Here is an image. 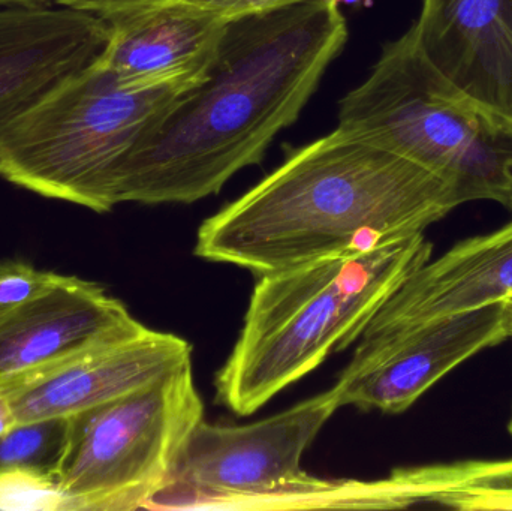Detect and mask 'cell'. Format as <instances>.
Wrapping results in <instances>:
<instances>
[{"instance_id":"1","label":"cell","mask_w":512,"mask_h":511,"mask_svg":"<svg viewBox=\"0 0 512 511\" xmlns=\"http://www.w3.org/2000/svg\"><path fill=\"white\" fill-rule=\"evenodd\" d=\"M336 0H303L228 21L206 78L182 93L126 159L114 203L191 204L259 164L342 53Z\"/></svg>"},{"instance_id":"2","label":"cell","mask_w":512,"mask_h":511,"mask_svg":"<svg viewBox=\"0 0 512 511\" xmlns=\"http://www.w3.org/2000/svg\"><path fill=\"white\" fill-rule=\"evenodd\" d=\"M460 206L414 162L334 129L201 224L195 255L255 276L369 251L415 234Z\"/></svg>"},{"instance_id":"3","label":"cell","mask_w":512,"mask_h":511,"mask_svg":"<svg viewBox=\"0 0 512 511\" xmlns=\"http://www.w3.org/2000/svg\"><path fill=\"white\" fill-rule=\"evenodd\" d=\"M426 234L256 276L216 402L251 416L355 344L385 300L432 258Z\"/></svg>"},{"instance_id":"4","label":"cell","mask_w":512,"mask_h":511,"mask_svg":"<svg viewBox=\"0 0 512 511\" xmlns=\"http://www.w3.org/2000/svg\"><path fill=\"white\" fill-rule=\"evenodd\" d=\"M336 129L444 180L460 206L493 201L512 212V117L438 71L414 26L387 42L369 77L346 93Z\"/></svg>"},{"instance_id":"5","label":"cell","mask_w":512,"mask_h":511,"mask_svg":"<svg viewBox=\"0 0 512 511\" xmlns=\"http://www.w3.org/2000/svg\"><path fill=\"white\" fill-rule=\"evenodd\" d=\"M182 93L129 86L95 60L3 132L0 177L41 197L110 212L126 159Z\"/></svg>"},{"instance_id":"6","label":"cell","mask_w":512,"mask_h":511,"mask_svg":"<svg viewBox=\"0 0 512 511\" xmlns=\"http://www.w3.org/2000/svg\"><path fill=\"white\" fill-rule=\"evenodd\" d=\"M203 420L192 363L69 417L59 482L74 511L149 509Z\"/></svg>"},{"instance_id":"7","label":"cell","mask_w":512,"mask_h":511,"mask_svg":"<svg viewBox=\"0 0 512 511\" xmlns=\"http://www.w3.org/2000/svg\"><path fill=\"white\" fill-rule=\"evenodd\" d=\"M336 389L245 426L200 423L149 509H318L331 480L301 459L339 410Z\"/></svg>"},{"instance_id":"8","label":"cell","mask_w":512,"mask_h":511,"mask_svg":"<svg viewBox=\"0 0 512 511\" xmlns=\"http://www.w3.org/2000/svg\"><path fill=\"white\" fill-rule=\"evenodd\" d=\"M505 341L504 302L393 329L366 327L333 387L340 407L405 413L466 360Z\"/></svg>"},{"instance_id":"9","label":"cell","mask_w":512,"mask_h":511,"mask_svg":"<svg viewBox=\"0 0 512 511\" xmlns=\"http://www.w3.org/2000/svg\"><path fill=\"white\" fill-rule=\"evenodd\" d=\"M186 339L135 324L53 368L3 387L17 423L72 417L191 362Z\"/></svg>"},{"instance_id":"10","label":"cell","mask_w":512,"mask_h":511,"mask_svg":"<svg viewBox=\"0 0 512 511\" xmlns=\"http://www.w3.org/2000/svg\"><path fill=\"white\" fill-rule=\"evenodd\" d=\"M110 24L60 5L0 6V137L51 90L92 65Z\"/></svg>"},{"instance_id":"11","label":"cell","mask_w":512,"mask_h":511,"mask_svg":"<svg viewBox=\"0 0 512 511\" xmlns=\"http://www.w3.org/2000/svg\"><path fill=\"white\" fill-rule=\"evenodd\" d=\"M138 323L98 282L57 275L0 326V387L60 365Z\"/></svg>"},{"instance_id":"12","label":"cell","mask_w":512,"mask_h":511,"mask_svg":"<svg viewBox=\"0 0 512 511\" xmlns=\"http://www.w3.org/2000/svg\"><path fill=\"white\" fill-rule=\"evenodd\" d=\"M107 21L110 38L98 65L138 89L185 93L206 78L230 20L165 3Z\"/></svg>"},{"instance_id":"13","label":"cell","mask_w":512,"mask_h":511,"mask_svg":"<svg viewBox=\"0 0 512 511\" xmlns=\"http://www.w3.org/2000/svg\"><path fill=\"white\" fill-rule=\"evenodd\" d=\"M412 26L451 83L512 117V0H423Z\"/></svg>"},{"instance_id":"14","label":"cell","mask_w":512,"mask_h":511,"mask_svg":"<svg viewBox=\"0 0 512 511\" xmlns=\"http://www.w3.org/2000/svg\"><path fill=\"white\" fill-rule=\"evenodd\" d=\"M512 297V221L471 237L415 270L366 327L393 329L496 305ZM364 327V329H366Z\"/></svg>"},{"instance_id":"15","label":"cell","mask_w":512,"mask_h":511,"mask_svg":"<svg viewBox=\"0 0 512 511\" xmlns=\"http://www.w3.org/2000/svg\"><path fill=\"white\" fill-rule=\"evenodd\" d=\"M384 480L387 510L420 504L462 511L512 510V459L399 468Z\"/></svg>"},{"instance_id":"16","label":"cell","mask_w":512,"mask_h":511,"mask_svg":"<svg viewBox=\"0 0 512 511\" xmlns=\"http://www.w3.org/2000/svg\"><path fill=\"white\" fill-rule=\"evenodd\" d=\"M68 432L69 417L15 423L0 437V471L26 468L59 479Z\"/></svg>"},{"instance_id":"17","label":"cell","mask_w":512,"mask_h":511,"mask_svg":"<svg viewBox=\"0 0 512 511\" xmlns=\"http://www.w3.org/2000/svg\"><path fill=\"white\" fill-rule=\"evenodd\" d=\"M0 510L74 511V507L53 474L12 468L0 471Z\"/></svg>"},{"instance_id":"18","label":"cell","mask_w":512,"mask_h":511,"mask_svg":"<svg viewBox=\"0 0 512 511\" xmlns=\"http://www.w3.org/2000/svg\"><path fill=\"white\" fill-rule=\"evenodd\" d=\"M59 273L38 270L26 261L0 260V326L33 297L50 287Z\"/></svg>"},{"instance_id":"19","label":"cell","mask_w":512,"mask_h":511,"mask_svg":"<svg viewBox=\"0 0 512 511\" xmlns=\"http://www.w3.org/2000/svg\"><path fill=\"white\" fill-rule=\"evenodd\" d=\"M303 0H170L168 3L191 6L210 12L218 17L233 20L242 15L256 14V12L271 11V9L283 8V6L294 5ZM337 3L346 5H366L370 0H336Z\"/></svg>"},{"instance_id":"20","label":"cell","mask_w":512,"mask_h":511,"mask_svg":"<svg viewBox=\"0 0 512 511\" xmlns=\"http://www.w3.org/2000/svg\"><path fill=\"white\" fill-rule=\"evenodd\" d=\"M15 423H17V419H15L14 408L9 401L8 393L3 387H0V437L5 435Z\"/></svg>"},{"instance_id":"21","label":"cell","mask_w":512,"mask_h":511,"mask_svg":"<svg viewBox=\"0 0 512 511\" xmlns=\"http://www.w3.org/2000/svg\"><path fill=\"white\" fill-rule=\"evenodd\" d=\"M53 5L51 0H0V6H39Z\"/></svg>"},{"instance_id":"22","label":"cell","mask_w":512,"mask_h":511,"mask_svg":"<svg viewBox=\"0 0 512 511\" xmlns=\"http://www.w3.org/2000/svg\"><path fill=\"white\" fill-rule=\"evenodd\" d=\"M505 324H507L508 339L512 341V297L504 302Z\"/></svg>"},{"instance_id":"23","label":"cell","mask_w":512,"mask_h":511,"mask_svg":"<svg viewBox=\"0 0 512 511\" xmlns=\"http://www.w3.org/2000/svg\"><path fill=\"white\" fill-rule=\"evenodd\" d=\"M508 432H510V435L512 437V416H511L510 423H508Z\"/></svg>"}]
</instances>
